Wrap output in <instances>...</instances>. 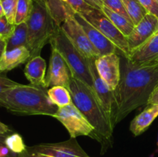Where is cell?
<instances>
[{"instance_id": "cell-15", "label": "cell", "mask_w": 158, "mask_h": 157, "mask_svg": "<svg viewBox=\"0 0 158 157\" xmlns=\"http://www.w3.org/2000/svg\"><path fill=\"white\" fill-rule=\"evenodd\" d=\"M73 15L85 31L89 41L97 49L100 53V56L106 54L117 53V50L118 49L114 43L111 42L101 32H99L95 27L89 24L81 15L77 12H73Z\"/></svg>"}, {"instance_id": "cell-19", "label": "cell", "mask_w": 158, "mask_h": 157, "mask_svg": "<svg viewBox=\"0 0 158 157\" xmlns=\"http://www.w3.org/2000/svg\"><path fill=\"white\" fill-rule=\"evenodd\" d=\"M25 46L28 49V29L26 22L15 25L11 36L6 40V50Z\"/></svg>"}, {"instance_id": "cell-29", "label": "cell", "mask_w": 158, "mask_h": 157, "mask_svg": "<svg viewBox=\"0 0 158 157\" xmlns=\"http://www.w3.org/2000/svg\"><path fill=\"white\" fill-rule=\"evenodd\" d=\"M148 13L152 14L158 18V2L156 0H139Z\"/></svg>"}, {"instance_id": "cell-2", "label": "cell", "mask_w": 158, "mask_h": 157, "mask_svg": "<svg viewBox=\"0 0 158 157\" xmlns=\"http://www.w3.org/2000/svg\"><path fill=\"white\" fill-rule=\"evenodd\" d=\"M0 106L18 115H49L58 111L49 99L47 89L33 85L19 84L0 95Z\"/></svg>"}, {"instance_id": "cell-18", "label": "cell", "mask_w": 158, "mask_h": 157, "mask_svg": "<svg viewBox=\"0 0 158 157\" xmlns=\"http://www.w3.org/2000/svg\"><path fill=\"white\" fill-rule=\"evenodd\" d=\"M30 52L25 46L6 50L0 59V73L15 69L30 59Z\"/></svg>"}, {"instance_id": "cell-34", "label": "cell", "mask_w": 158, "mask_h": 157, "mask_svg": "<svg viewBox=\"0 0 158 157\" xmlns=\"http://www.w3.org/2000/svg\"><path fill=\"white\" fill-rule=\"evenodd\" d=\"M6 51V41L0 38V59L2 56L3 53Z\"/></svg>"}, {"instance_id": "cell-10", "label": "cell", "mask_w": 158, "mask_h": 157, "mask_svg": "<svg viewBox=\"0 0 158 157\" xmlns=\"http://www.w3.org/2000/svg\"><path fill=\"white\" fill-rule=\"evenodd\" d=\"M86 59L93 77L94 92L103 109L106 119L110 124L111 127L114 129V112H115V99H114V91L110 89L109 86L99 75L96 68V58H86Z\"/></svg>"}, {"instance_id": "cell-37", "label": "cell", "mask_w": 158, "mask_h": 157, "mask_svg": "<svg viewBox=\"0 0 158 157\" xmlns=\"http://www.w3.org/2000/svg\"><path fill=\"white\" fill-rule=\"evenodd\" d=\"M156 1H157V2H158V0H156Z\"/></svg>"}, {"instance_id": "cell-25", "label": "cell", "mask_w": 158, "mask_h": 157, "mask_svg": "<svg viewBox=\"0 0 158 157\" xmlns=\"http://www.w3.org/2000/svg\"><path fill=\"white\" fill-rule=\"evenodd\" d=\"M4 10L5 16L12 24H15V16L18 0H0Z\"/></svg>"}, {"instance_id": "cell-36", "label": "cell", "mask_w": 158, "mask_h": 157, "mask_svg": "<svg viewBox=\"0 0 158 157\" xmlns=\"http://www.w3.org/2000/svg\"><path fill=\"white\" fill-rule=\"evenodd\" d=\"M8 135H9V134H8ZM6 135H0V145L4 144V141H5V139H6Z\"/></svg>"}, {"instance_id": "cell-5", "label": "cell", "mask_w": 158, "mask_h": 157, "mask_svg": "<svg viewBox=\"0 0 158 157\" xmlns=\"http://www.w3.org/2000/svg\"><path fill=\"white\" fill-rule=\"evenodd\" d=\"M49 43L56 49L69 66L72 76L87 86L94 92V81L87 59L77 50L60 26L56 28Z\"/></svg>"}, {"instance_id": "cell-4", "label": "cell", "mask_w": 158, "mask_h": 157, "mask_svg": "<svg viewBox=\"0 0 158 157\" xmlns=\"http://www.w3.org/2000/svg\"><path fill=\"white\" fill-rule=\"evenodd\" d=\"M28 49L30 58L40 55L43 48L49 42L58 27L46 4V0H32L30 15L26 20Z\"/></svg>"}, {"instance_id": "cell-21", "label": "cell", "mask_w": 158, "mask_h": 157, "mask_svg": "<svg viewBox=\"0 0 158 157\" xmlns=\"http://www.w3.org/2000/svg\"><path fill=\"white\" fill-rule=\"evenodd\" d=\"M47 93L51 101L59 108L73 103L71 95L67 88L64 86H53L47 89Z\"/></svg>"}, {"instance_id": "cell-1", "label": "cell", "mask_w": 158, "mask_h": 157, "mask_svg": "<svg viewBox=\"0 0 158 157\" xmlns=\"http://www.w3.org/2000/svg\"><path fill=\"white\" fill-rule=\"evenodd\" d=\"M157 84L158 63L144 67H133L126 60L120 83L114 91V127L134 109L147 104Z\"/></svg>"}, {"instance_id": "cell-39", "label": "cell", "mask_w": 158, "mask_h": 157, "mask_svg": "<svg viewBox=\"0 0 158 157\" xmlns=\"http://www.w3.org/2000/svg\"><path fill=\"white\" fill-rule=\"evenodd\" d=\"M157 143H158V141H157Z\"/></svg>"}, {"instance_id": "cell-14", "label": "cell", "mask_w": 158, "mask_h": 157, "mask_svg": "<svg viewBox=\"0 0 158 157\" xmlns=\"http://www.w3.org/2000/svg\"><path fill=\"white\" fill-rule=\"evenodd\" d=\"M158 29V18L148 13L138 24L134 26L129 35L126 37L130 53L144 43Z\"/></svg>"}, {"instance_id": "cell-28", "label": "cell", "mask_w": 158, "mask_h": 157, "mask_svg": "<svg viewBox=\"0 0 158 157\" xmlns=\"http://www.w3.org/2000/svg\"><path fill=\"white\" fill-rule=\"evenodd\" d=\"M15 24H12L6 16L0 18V38L6 40L11 36L15 29Z\"/></svg>"}, {"instance_id": "cell-32", "label": "cell", "mask_w": 158, "mask_h": 157, "mask_svg": "<svg viewBox=\"0 0 158 157\" xmlns=\"http://www.w3.org/2000/svg\"><path fill=\"white\" fill-rule=\"evenodd\" d=\"M151 104H158V84L155 86L154 90L151 92L147 105Z\"/></svg>"}, {"instance_id": "cell-22", "label": "cell", "mask_w": 158, "mask_h": 157, "mask_svg": "<svg viewBox=\"0 0 158 157\" xmlns=\"http://www.w3.org/2000/svg\"><path fill=\"white\" fill-rule=\"evenodd\" d=\"M134 26L138 24L140 20L148 14L139 0H121Z\"/></svg>"}, {"instance_id": "cell-7", "label": "cell", "mask_w": 158, "mask_h": 157, "mask_svg": "<svg viewBox=\"0 0 158 157\" xmlns=\"http://www.w3.org/2000/svg\"><path fill=\"white\" fill-rule=\"evenodd\" d=\"M67 129L70 138L78 136H89L97 141L98 136L95 128L90 124L86 117L74 106L73 103L59 108L53 115Z\"/></svg>"}, {"instance_id": "cell-12", "label": "cell", "mask_w": 158, "mask_h": 157, "mask_svg": "<svg viewBox=\"0 0 158 157\" xmlns=\"http://www.w3.org/2000/svg\"><path fill=\"white\" fill-rule=\"evenodd\" d=\"M71 77L72 74L64 58L56 49H52L49 72L45 80L46 89L57 86H64L68 89Z\"/></svg>"}, {"instance_id": "cell-33", "label": "cell", "mask_w": 158, "mask_h": 157, "mask_svg": "<svg viewBox=\"0 0 158 157\" xmlns=\"http://www.w3.org/2000/svg\"><path fill=\"white\" fill-rule=\"evenodd\" d=\"M11 132H12V131L9 129V126L0 122V135H8Z\"/></svg>"}, {"instance_id": "cell-16", "label": "cell", "mask_w": 158, "mask_h": 157, "mask_svg": "<svg viewBox=\"0 0 158 157\" xmlns=\"http://www.w3.org/2000/svg\"><path fill=\"white\" fill-rule=\"evenodd\" d=\"M46 63L40 55L30 58L24 69V74L31 85L45 88Z\"/></svg>"}, {"instance_id": "cell-11", "label": "cell", "mask_w": 158, "mask_h": 157, "mask_svg": "<svg viewBox=\"0 0 158 157\" xmlns=\"http://www.w3.org/2000/svg\"><path fill=\"white\" fill-rule=\"evenodd\" d=\"M133 67H144L158 63V29L126 58Z\"/></svg>"}, {"instance_id": "cell-3", "label": "cell", "mask_w": 158, "mask_h": 157, "mask_svg": "<svg viewBox=\"0 0 158 157\" xmlns=\"http://www.w3.org/2000/svg\"><path fill=\"white\" fill-rule=\"evenodd\" d=\"M68 89L74 106L95 128L101 144V153L106 152L113 145L114 129L106 119L95 92L80 80L71 77Z\"/></svg>"}, {"instance_id": "cell-38", "label": "cell", "mask_w": 158, "mask_h": 157, "mask_svg": "<svg viewBox=\"0 0 158 157\" xmlns=\"http://www.w3.org/2000/svg\"><path fill=\"white\" fill-rule=\"evenodd\" d=\"M3 145V144H2ZM0 146H1V145H0ZM0 157H1V155H0Z\"/></svg>"}, {"instance_id": "cell-24", "label": "cell", "mask_w": 158, "mask_h": 157, "mask_svg": "<svg viewBox=\"0 0 158 157\" xmlns=\"http://www.w3.org/2000/svg\"><path fill=\"white\" fill-rule=\"evenodd\" d=\"M32 0H18L15 16V25L26 22L30 15Z\"/></svg>"}, {"instance_id": "cell-6", "label": "cell", "mask_w": 158, "mask_h": 157, "mask_svg": "<svg viewBox=\"0 0 158 157\" xmlns=\"http://www.w3.org/2000/svg\"><path fill=\"white\" fill-rule=\"evenodd\" d=\"M18 157H91L80 146L76 138L56 143H41L27 146Z\"/></svg>"}, {"instance_id": "cell-30", "label": "cell", "mask_w": 158, "mask_h": 157, "mask_svg": "<svg viewBox=\"0 0 158 157\" xmlns=\"http://www.w3.org/2000/svg\"><path fill=\"white\" fill-rule=\"evenodd\" d=\"M19 84V83H16L15 81H12L10 78H7L6 75H3L2 74L0 73V95L6 89L17 86Z\"/></svg>"}, {"instance_id": "cell-35", "label": "cell", "mask_w": 158, "mask_h": 157, "mask_svg": "<svg viewBox=\"0 0 158 157\" xmlns=\"http://www.w3.org/2000/svg\"><path fill=\"white\" fill-rule=\"evenodd\" d=\"M3 16H5L4 10H3L2 6V3H1V2H0V18H1V17H3Z\"/></svg>"}, {"instance_id": "cell-27", "label": "cell", "mask_w": 158, "mask_h": 157, "mask_svg": "<svg viewBox=\"0 0 158 157\" xmlns=\"http://www.w3.org/2000/svg\"><path fill=\"white\" fill-rule=\"evenodd\" d=\"M104 6L131 20L129 15L127 12L121 0H104Z\"/></svg>"}, {"instance_id": "cell-31", "label": "cell", "mask_w": 158, "mask_h": 157, "mask_svg": "<svg viewBox=\"0 0 158 157\" xmlns=\"http://www.w3.org/2000/svg\"><path fill=\"white\" fill-rule=\"evenodd\" d=\"M89 6L95 9L101 10L104 6V0H84Z\"/></svg>"}, {"instance_id": "cell-17", "label": "cell", "mask_w": 158, "mask_h": 157, "mask_svg": "<svg viewBox=\"0 0 158 157\" xmlns=\"http://www.w3.org/2000/svg\"><path fill=\"white\" fill-rule=\"evenodd\" d=\"M158 116V104L148 105L140 114L135 116L130 125V130L134 136H138L150 127Z\"/></svg>"}, {"instance_id": "cell-20", "label": "cell", "mask_w": 158, "mask_h": 157, "mask_svg": "<svg viewBox=\"0 0 158 157\" xmlns=\"http://www.w3.org/2000/svg\"><path fill=\"white\" fill-rule=\"evenodd\" d=\"M102 11L103 12V13L106 15V16L109 18V19L110 20L113 22V24L125 35V36H127L131 34V32H132V30L134 28V25L131 20H129L128 18H127L126 17L123 16V15H120V14L117 13V12H114V11L110 10V9H108L106 6H103Z\"/></svg>"}, {"instance_id": "cell-23", "label": "cell", "mask_w": 158, "mask_h": 157, "mask_svg": "<svg viewBox=\"0 0 158 157\" xmlns=\"http://www.w3.org/2000/svg\"><path fill=\"white\" fill-rule=\"evenodd\" d=\"M4 144L9 148L11 152L18 155L24 152L27 148L23 137L17 132H11L6 135Z\"/></svg>"}, {"instance_id": "cell-13", "label": "cell", "mask_w": 158, "mask_h": 157, "mask_svg": "<svg viewBox=\"0 0 158 157\" xmlns=\"http://www.w3.org/2000/svg\"><path fill=\"white\" fill-rule=\"evenodd\" d=\"M97 70L102 79L106 83L112 91L118 86L121 76L120 59L117 53L100 55L96 58Z\"/></svg>"}, {"instance_id": "cell-9", "label": "cell", "mask_w": 158, "mask_h": 157, "mask_svg": "<svg viewBox=\"0 0 158 157\" xmlns=\"http://www.w3.org/2000/svg\"><path fill=\"white\" fill-rule=\"evenodd\" d=\"M80 15L114 43L125 58H127L130 54V49L126 36L113 24L103 11L92 9Z\"/></svg>"}, {"instance_id": "cell-26", "label": "cell", "mask_w": 158, "mask_h": 157, "mask_svg": "<svg viewBox=\"0 0 158 157\" xmlns=\"http://www.w3.org/2000/svg\"><path fill=\"white\" fill-rule=\"evenodd\" d=\"M61 1L71 8L74 12L79 14L84 13L94 9L89 6L84 0H61Z\"/></svg>"}, {"instance_id": "cell-8", "label": "cell", "mask_w": 158, "mask_h": 157, "mask_svg": "<svg viewBox=\"0 0 158 157\" xmlns=\"http://www.w3.org/2000/svg\"><path fill=\"white\" fill-rule=\"evenodd\" d=\"M65 5L66 9V16L60 27L72 44L85 58H97L100 56V53L89 41L85 31L75 18L72 9L66 4Z\"/></svg>"}]
</instances>
